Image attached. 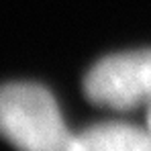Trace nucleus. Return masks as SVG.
<instances>
[{"label": "nucleus", "instance_id": "f257e3e1", "mask_svg": "<svg viewBox=\"0 0 151 151\" xmlns=\"http://www.w3.org/2000/svg\"><path fill=\"white\" fill-rule=\"evenodd\" d=\"M0 137L19 151H72L57 102L39 84L14 82L0 88Z\"/></svg>", "mask_w": 151, "mask_h": 151}, {"label": "nucleus", "instance_id": "f03ea898", "mask_svg": "<svg viewBox=\"0 0 151 151\" xmlns=\"http://www.w3.org/2000/svg\"><path fill=\"white\" fill-rule=\"evenodd\" d=\"M86 96L94 104L127 110L151 100V49L116 53L86 76Z\"/></svg>", "mask_w": 151, "mask_h": 151}, {"label": "nucleus", "instance_id": "7ed1b4c3", "mask_svg": "<svg viewBox=\"0 0 151 151\" xmlns=\"http://www.w3.org/2000/svg\"><path fill=\"white\" fill-rule=\"evenodd\" d=\"M72 151H151V129L100 123L74 135Z\"/></svg>", "mask_w": 151, "mask_h": 151}, {"label": "nucleus", "instance_id": "20e7f679", "mask_svg": "<svg viewBox=\"0 0 151 151\" xmlns=\"http://www.w3.org/2000/svg\"><path fill=\"white\" fill-rule=\"evenodd\" d=\"M149 129H151V112H149Z\"/></svg>", "mask_w": 151, "mask_h": 151}]
</instances>
